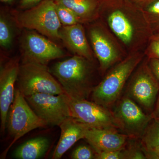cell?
Wrapping results in <instances>:
<instances>
[{
    "mask_svg": "<svg viewBox=\"0 0 159 159\" xmlns=\"http://www.w3.org/2000/svg\"><path fill=\"white\" fill-rule=\"evenodd\" d=\"M2 2L6 3V4H10L13 2L15 0H0Z\"/></svg>",
    "mask_w": 159,
    "mask_h": 159,
    "instance_id": "cell-30",
    "label": "cell"
},
{
    "mask_svg": "<svg viewBox=\"0 0 159 159\" xmlns=\"http://www.w3.org/2000/svg\"><path fill=\"white\" fill-rule=\"evenodd\" d=\"M153 119L141 137V145L145 152L159 146V121Z\"/></svg>",
    "mask_w": 159,
    "mask_h": 159,
    "instance_id": "cell-19",
    "label": "cell"
},
{
    "mask_svg": "<svg viewBox=\"0 0 159 159\" xmlns=\"http://www.w3.org/2000/svg\"><path fill=\"white\" fill-rule=\"evenodd\" d=\"M151 115L153 119L159 121V94L155 108H154L153 111Z\"/></svg>",
    "mask_w": 159,
    "mask_h": 159,
    "instance_id": "cell-29",
    "label": "cell"
},
{
    "mask_svg": "<svg viewBox=\"0 0 159 159\" xmlns=\"http://www.w3.org/2000/svg\"><path fill=\"white\" fill-rule=\"evenodd\" d=\"M25 97L35 114L47 125L59 126L71 117L66 93H37Z\"/></svg>",
    "mask_w": 159,
    "mask_h": 159,
    "instance_id": "cell-7",
    "label": "cell"
},
{
    "mask_svg": "<svg viewBox=\"0 0 159 159\" xmlns=\"http://www.w3.org/2000/svg\"><path fill=\"white\" fill-rule=\"evenodd\" d=\"M123 149L117 151H111L103 152H99V153H96L95 159H124Z\"/></svg>",
    "mask_w": 159,
    "mask_h": 159,
    "instance_id": "cell-24",
    "label": "cell"
},
{
    "mask_svg": "<svg viewBox=\"0 0 159 159\" xmlns=\"http://www.w3.org/2000/svg\"><path fill=\"white\" fill-rule=\"evenodd\" d=\"M129 137L119 133L118 129L90 128L85 139L96 153L121 150L125 148Z\"/></svg>",
    "mask_w": 159,
    "mask_h": 159,
    "instance_id": "cell-12",
    "label": "cell"
},
{
    "mask_svg": "<svg viewBox=\"0 0 159 159\" xmlns=\"http://www.w3.org/2000/svg\"><path fill=\"white\" fill-rule=\"evenodd\" d=\"M23 63L32 62L47 66L51 60L63 57L62 49L35 31H28L22 40Z\"/></svg>",
    "mask_w": 159,
    "mask_h": 159,
    "instance_id": "cell-9",
    "label": "cell"
},
{
    "mask_svg": "<svg viewBox=\"0 0 159 159\" xmlns=\"http://www.w3.org/2000/svg\"><path fill=\"white\" fill-rule=\"evenodd\" d=\"M7 123L12 141L3 154L4 157L11 145L20 138L31 130L48 125L35 114L25 97L17 88L15 91L14 100L8 113Z\"/></svg>",
    "mask_w": 159,
    "mask_h": 159,
    "instance_id": "cell-5",
    "label": "cell"
},
{
    "mask_svg": "<svg viewBox=\"0 0 159 159\" xmlns=\"http://www.w3.org/2000/svg\"><path fill=\"white\" fill-rule=\"evenodd\" d=\"M59 126L61 135L52 157L53 159L61 158L77 141L85 139L87 131L91 128L72 117L67 118Z\"/></svg>",
    "mask_w": 159,
    "mask_h": 159,
    "instance_id": "cell-13",
    "label": "cell"
},
{
    "mask_svg": "<svg viewBox=\"0 0 159 159\" xmlns=\"http://www.w3.org/2000/svg\"><path fill=\"white\" fill-rule=\"evenodd\" d=\"M20 65L17 59L11 60L1 67L0 71L1 129L4 132L10 106L14 99L15 84L17 81Z\"/></svg>",
    "mask_w": 159,
    "mask_h": 159,
    "instance_id": "cell-11",
    "label": "cell"
},
{
    "mask_svg": "<svg viewBox=\"0 0 159 159\" xmlns=\"http://www.w3.org/2000/svg\"><path fill=\"white\" fill-rule=\"evenodd\" d=\"M151 53L152 58L159 59V39L155 40L152 43Z\"/></svg>",
    "mask_w": 159,
    "mask_h": 159,
    "instance_id": "cell-27",
    "label": "cell"
},
{
    "mask_svg": "<svg viewBox=\"0 0 159 159\" xmlns=\"http://www.w3.org/2000/svg\"><path fill=\"white\" fill-rule=\"evenodd\" d=\"M17 20L23 28L35 30L53 39H60L61 24L53 0H43L37 6L26 9L18 15Z\"/></svg>",
    "mask_w": 159,
    "mask_h": 159,
    "instance_id": "cell-4",
    "label": "cell"
},
{
    "mask_svg": "<svg viewBox=\"0 0 159 159\" xmlns=\"http://www.w3.org/2000/svg\"><path fill=\"white\" fill-rule=\"evenodd\" d=\"M17 86L18 89L25 97L37 93H65L47 66L36 63H23L20 66Z\"/></svg>",
    "mask_w": 159,
    "mask_h": 159,
    "instance_id": "cell-2",
    "label": "cell"
},
{
    "mask_svg": "<svg viewBox=\"0 0 159 159\" xmlns=\"http://www.w3.org/2000/svg\"><path fill=\"white\" fill-rule=\"evenodd\" d=\"M119 129L129 138H141L153 118L128 96L119 98L113 111Z\"/></svg>",
    "mask_w": 159,
    "mask_h": 159,
    "instance_id": "cell-6",
    "label": "cell"
},
{
    "mask_svg": "<svg viewBox=\"0 0 159 159\" xmlns=\"http://www.w3.org/2000/svg\"><path fill=\"white\" fill-rule=\"evenodd\" d=\"M96 153H94L92 148L86 145L78 146L73 152L71 158L73 159H95Z\"/></svg>",
    "mask_w": 159,
    "mask_h": 159,
    "instance_id": "cell-22",
    "label": "cell"
},
{
    "mask_svg": "<svg viewBox=\"0 0 159 159\" xmlns=\"http://www.w3.org/2000/svg\"><path fill=\"white\" fill-rule=\"evenodd\" d=\"M145 154L147 159H159V146Z\"/></svg>",
    "mask_w": 159,
    "mask_h": 159,
    "instance_id": "cell-28",
    "label": "cell"
},
{
    "mask_svg": "<svg viewBox=\"0 0 159 159\" xmlns=\"http://www.w3.org/2000/svg\"><path fill=\"white\" fill-rule=\"evenodd\" d=\"M108 23L113 31L125 44L132 39L134 29L128 18L122 11H114L109 16Z\"/></svg>",
    "mask_w": 159,
    "mask_h": 159,
    "instance_id": "cell-17",
    "label": "cell"
},
{
    "mask_svg": "<svg viewBox=\"0 0 159 159\" xmlns=\"http://www.w3.org/2000/svg\"><path fill=\"white\" fill-rule=\"evenodd\" d=\"M43 0H20V9H28L37 6Z\"/></svg>",
    "mask_w": 159,
    "mask_h": 159,
    "instance_id": "cell-25",
    "label": "cell"
},
{
    "mask_svg": "<svg viewBox=\"0 0 159 159\" xmlns=\"http://www.w3.org/2000/svg\"><path fill=\"white\" fill-rule=\"evenodd\" d=\"M55 3L56 12L61 25L63 26H70L78 24L79 18L74 11L61 4Z\"/></svg>",
    "mask_w": 159,
    "mask_h": 159,
    "instance_id": "cell-21",
    "label": "cell"
},
{
    "mask_svg": "<svg viewBox=\"0 0 159 159\" xmlns=\"http://www.w3.org/2000/svg\"><path fill=\"white\" fill-rule=\"evenodd\" d=\"M13 40V32L11 23L3 14L0 16V45L5 49L11 47Z\"/></svg>",
    "mask_w": 159,
    "mask_h": 159,
    "instance_id": "cell-20",
    "label": "cell"
},
{
    "mask_svg": "<svg viewBox=\"0 0 159 159\" xmlns=\"http://www.w3.org/2000/svg\"><path fill=\"white\" fill-rule=\"evenodd\" d=\"M71 116L91 128L113 127L119 125L113 112L96 102L86 99H74L66 95Z\"/></svg>",
    "mask_w": 159,
    "mask_h": 159,
    "instance_id": "cell-8",
    "label": "cell"
},
{
    "mask_svg": "<svg viewBox=\"0 0 159 159\" xmlns=\"http://www.w3.org/2000/svg\"><path fill=\"white\" fill-rule=\"evenodd\" d=\"M124 159H147L145 150L138 146H130L126 149H123Z\"/></svg>",
    "mask_w": 159,
    "mask_h": 159,
    "instance_id": "cell-23",
    "label": "cell"
},
{
    "mask_svg": "<svg viewBox=\"0 0 159 159\" xmlns=\"http://www.w3.org/2000/svg\"><path fill=\"white\" fill-rule=\"evenodd\" d=\"M90 38L95 54L99 60L100 68L105 70L116 62L118 54L113 46L99 29L91 30Z\"/></svg>",
    "mask_w": 159,
    "mask_h": 159,
    "instance_id": "cell-15",
    "label": "cell"
},
{
    "mask_svg": "<svg viewBox=\"0 0 159 159\" xmlns=\"http://www.w3.org/2000/svg\"><path fill=\"white\" fill-rule=\"evenodd\" d=\"M59 33L60 39L72 52L89 60L92 59V53L81 25L78 23L70 26H63Z\"/></svg>",
    "mask_w": 159,
    "mask_h": 159,
    "instance_id": "cell-14",
    "label": "cell"
},
{
    "mask_svg": "<svg viewBox=\"0 0 159 159\" xmlns=\"http://www.w3.org/2000/svg\"><path fill=\"white\" fill-rule=\"evenodd\" d=\"M151 70L159 84V59L152 58L150 61Z\"/></svg>",
    "mask_w": 159,
    "mask_h": 159,
    "instance_id": "cell-26",
    "label": "cell"
},
{
    "mask_svg": "<svg viewBox=\"0 0 159 159\" xmlns=\"http://www.w3.org/2000/svg\"><path fill=\"white\" fill-rule=\"evenodd\" d=\"M49 141L45 137L30 139L16 150L15 158L19 159H36L43 156L49 148Z\"/></svg>",
    "mask_w": 159,
    "mask_h": 159,
    "instance_id": "cell-16",
    "label": "cell"
},
{
    "mask_svg": "<svg viewBox=\"0 0 159 159\" xmlns=\"http://www.w3.org/2000/svg\"><path fill=\"white\" fill-rule=\"evenodd\" d=\"M139 61V58L131 57L119 63L95 87L92 93L94 102L110 109L116 104L126 80Z\"/></svg>",
    "mask_w": 159,
    "mask_h": 159,
    "instance_id": "cell-3",
    "label": "cell"
},
{
    "mask_svg": "<svg viewBox=\"0 0 159 159\" xmlns=\"http://www.w3.org/2000/svg\"><path fill=\"white\" fill-rule=\"evenodd\" d=\"M127 90V96L151 115L159 93V84L153 74L147 68H143L132 80Z\"/></svg>",
    "mask_w": 159,
    "mask_h": 159,
    "instance_id": "cell-10",
    "label": "cell"
},
{
    "mask_svg": "<svg viewBox=\"0 0 159 159\" xmlns=\"http://www.w3.org/2000/svg\"><path fill=\"white\" fill-rule=\"evenodd\" d=\"M70 9L79 20L87 18L92 15L97 8L96 0H53Z\"/></svg>",
    "mask_w": 159,
    "mask_h": 159,
    "instance_id": "cell-18",
    "label": "cell"
},
{
    "mask_svg": "<svg viewBox=\"0 0 159 159\" xmlns=\"http://www.w3.org/2000/svg\"><path fill=\"white\" fill-rule=\"evenodd\" d=\"M87 60L75 55L56 63L50 71L65 93L73 99H87L95 88L89 80L90 69Z\"/></svg>",
    "mask_w": 159,
    "mask_h": 159,
    "instance_id": "cell-1",
    "label": "cell"
}]
</instances>
